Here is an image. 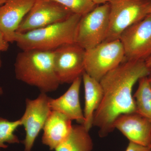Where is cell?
<instances>
[{
    "label": "cell",
    "mask_w": 151,
    "mask_h": 151,
    "mask_svg": "<svg viewBox=\"0 0 151 151\" xmlns=\"http://www.w3.org/2000/svg\"><path fill=\"white\" fill-rule=\"evenodd\" d=\"M151 74L145 61L125 60L101 78L99 82L103 99L93 120V126L99 129L100 137L113 132L114 122L119 116L136 112L133 87L140 78Z\"/></svg>",
    "instance_id": "obj_1"
},
{
    "label": "cell",
    "mask_w": 151,
    "mask_h": 151,
    "mask_svg": "<svg viewBox=\"0 0 151 151\" xmlns=\"http://www.w3.org/2000/svg\"><path fill=\"white\" fill-rule=\"evenodd\" d=\"M54 50H22L17 55L15 73L18 80L35 86L41 92L55 91L60 83L55 71Z\"/></svg>",
    "instance_id": "obj_2"
},
{
    "label": "cell",
    "mask_w": 151,
    "mask_h": 151,
    "mask_svg": "<svg viewBox=\"0 0 151 151\" xmlns=\"http://www.w3.org/2000/svg\"><path fill=\"white\" fill-rule=\"evenodd\" d=\"M81 17L73 14L63 21L24 33L16 32L14 42L22 50L46 51L74 43L76 31Z\"/></svg>",
    "instance_id": "obj_3"
},
{
    "label": "cell",
    "mask_w": 151,
    "mask_h": 151,
    "mask_svg": "<svg viewBox=\"0 0 151 151\" xmlns=\"http://www.w3.org/2000/svg\"><path fill=\"white\" fill-rule=\"evenodd\" d=\"M108 3L109 25L104 42L119 40L126 29L151 12V0H109Z\"/></svg>",
    "instance_id": "obj_4"
},
{
    "label": "cell",
    "mask_w": 151,
    "mask_h": 151,
    "mask_svg": "<svg viewBox=\"0 0 151 151\" xmlns=\"http://www.w3.org/2000/svg\"><path fill=\"white\" fill-rule=\"evenodd\" d=\"M108 3L98 5L81 17L76 31L74 43L85 50L93 48L105 40L109 25Z\"/></svg>",
    "instance_id": "obj_5"
},
{
    "label": "cell",
    "mask_w": 151,
    "mask_h": 151,
    "mask_svg": "<svg viewBox=\"0 0 151 151\" xmlns=\"http://www.w3.org/2000/svg\"><path fill=\"white\" fill-rule=\"evenodd\" d=\"M125 60L124 48L119 40L104 42L86 50L85 72L100 81L104 76Z\"/></svg>",
    "instance_id": "obj_6"
},
{
    "label": "cell",
    "mask_w": 151,
    "mask_h": 151,
    "mask_svg": "<svg viewBox=\"0 0 151 151\" xmlns=\"http://www.w3.org/2000/svg\"><path fill=\"white\" fill-rule=\"evenodd\" d=\"M119 40L125 60L145 61L151 55V14L126 29Z\"/></svg>",
    "instance_id": "obj_7"
},
{
    "label": "cell",
    "mask_w": 151,
    "mask_h": 151,
    "mask_svg": "<svg viewBox=\"0 0 151 151\" xmlns=\"http://www.w3.org/2000/svg\"><path fill=\"white\" fill-rule=\"evenodd\" d=\"M72 14L69 10L54 1L35 0L16 32L24 33L63 21Z\"/></svg>",
    "instance_id": "obj_8"
},
{
    "label": "cell",
    "mask_w": 151,
    "mask_h": 151,
    "mask_svg": "<svg viewBox=\"0 0 151 151\" xmlns=\"http://www.w3.org/2000/svg\"><path fill=\"white\" fill-rule=\"evenodd\" d=\"M86 50L75 43L67 44L54 50L55 74L60 84H71L85 72Z\"/></svg>",
    "instance_id": "obj_9"
},
{
    "label": "cell",
    "mask_w": 151,
    "mask_h": 151,
    "mask_svg": "<svg viewBox=\"0 0 151 151\" xmlns=\"http://www.w3.org/2000/svg\"><path fill=\"white\" fill-rule=\"evenodd\" d=\"M50 98L46 93L41 92L34 100H26L25 111L20 119L25 131V137L22 141L24 151H31L36 139L43 129L51 111Z\"/></svg>",
    "instance_id": "obj_10"
},
{
    "label": "cell",
    "mask_w": 151,
    "mask_h": 151,
    "mask_svg": "<svg viewBox=\"0 0 151 151\" xmlns=\"http://www.w3.org/2000/svg\"><path fill=\"white\" fill-rule=\"evenodd\" d=\"M114 128L122 132L130 142L151 147V122L137 112L119 116L114 122Z\"/></svg>",
    "instance_id": "obj_11"
},
{
    "label": "cell",
    "mask_w": 151,
    "mask_h": 151,
    "mask_svg": "<svg viewBox=\"0 0 151 151\" xmlns=\"http://www.w3.org/2000/svg\"><path fill=\"white\" fill-rule=\"evenodd\" d=\"M35 1V0H6L0 6V31L9 43L14 42L17 30Z\"/></svg>",
    "instance_id": "obj_12"
},
{
    "label": "cell",
    "mask_w": 151,
    "mask_h": 151,
    "mask_svg": "<svg viewBox=\"0 0 151 151\" xmlns=\"http://www.w3.org/2000/svg\"><path fill=\"white\" fill-rule=\"evenodd\" d=\"M82 80V77L77 78L61 96L56 99L50 98V106L52 111L62 113L71 121L75 120L83 125L85 119L79 100Z\"/></svg>",
    "instance_id": "obj_13"
},
{
    "label": "cell",
    "mask_w": 151,
    "mask_h": 151,
    "mask_svg": "<svg viewBox=\"0 0 151 151\" xmlns=\"http://www.w3.org/2000/svg\"><path fill=\"white\" fill-rule=\"evenodd\" d=\"M72 127L71 120L62 113L51 110L42 129V143L50 150H55L68 137Z\"/></svg>",
    "instance_id": "obj_14"
},
{
    "label": "cell",
    "mask_w": 151,
    "mask_h": 151,
    "mask_svg": "<svg viewBox=\"0 0 151 151\" xmlns=\"http://www.w3.org/2000/svg\"><path fill=\"white\" fill-rule=\"evenodd\" d=\"M85 92L84 110V122L83 124L89 131L93 126L94 114L99 107L103 97V90L100 82L84 72L82 76Z\"/></svg>",
    "instance_id": "obj_15"
},
{
    "label": "cell",
    "mask_w": 151,
    "mask_h": 151,
    "mask_svg": "<svg viewBox=\"0 0 151 151\" xmlns=\"http://www.w3.org/2000/svg\"><path fill=\"white\" fill-rule=\"evenodd\" d=\"M89 132L82 124L73 126L70 134L55 151H92L93 143Z\"/></svg>",
    "instance_id": "obj_16"
},
{
    "label": "cell",
    "mask_w": 151,
    "mask_h": 151,
    "mask_svg": "<svg viewBox=\"0 0 151 151\" xmlns=\"http://www.w3.org/2000/svg\"><path fill=\"white\" fill-rule=\"evenodd\" d=\"M138 89L133 96L136 112L151 122V88L148 76L140 78Z\"/></svg>",
    "instance_id": "obj_17"
},
{
    "label": "cell",
    "mask_w": 151,
    "mask_h": 151,
    "mask_svg": "<svg viewBox=\"0 0 151 151\" xmlns=\"http://www.w3.org/2000/svg\"><path fill=\"white\" fill-rule=\"evenodd\" d=\"M22 126L20 119L11 122L0 117V148L6 149L9 144H19L20 142L15 131L20 126Z\"/></svg>",
    "instance_id": "obj_18"
},
{
    "label": "cell",
    "mask_w": 151,
    "mask_h": 151,
    "mask_svg": "<svg viewBox=\"0 0 151 151\" xmlns=\"http://www.w3.org/2000/svg\"><path fill=\"white\" fill-rule=\"evenodd\" d=\"M65 7L72 13L82 16L97 6L92 0H51Z\"/></svg>",
    "instance_id": "obj_19"
},
{
    "label": "cell",
    "mask_w": 151,
    "mask_h": 151,
    "mask_svg": "<svg viewBox=\"0 0 151 151\" xmlns=\"http://www.w3.org/2000/svg\"><path fill=\"white\" fill-rule=\"evenodd\" d=\"M125 151H151V147H145L129 142Z\"/></svg>",
    "instance_id": "obj_20"
},
{
    "label": "cell",
    "mask_w": 151,
    "mask_h": 151,
    "mask_svg": "<svg viewBox=\"0 0 151 151\" xmlns=\"http://www.w3.org/2000/svg\"><path fill=\"white\" fill-rule=\"evenodd\" d=\"M9 47V42L6 40L0 31V52L6 51Z\"/></svg>",
    "instance_id": "obj_21"
},
{
    "label": "cell",
    "mask_w": 151,
    "mask_h": 151,
    "mask_svg": "<svg viewBox=\"0 0 151 151\" xmlns=\"http://www.w3.org/2000/svg\"><path fill=\"white\" fill-rule=\"evenodd\" d=\"M147 68L151 73V55L145 61Z\"/></svg>",
    "instance_id": "obj_22"
},
{
    "label": "cell",
    "mask_w": 151,
    "mask_h": 151,
    "mask_svg": "<svg viewBox=\"0 0 151 151\" xmlns=\"http://www.w3.org/2000/svg\"><path fill=\"white\" fill-rule=\"evenodd\" d=\"M95 4L98 5L102 4L105 3H108L109 0H92Z\"/></svg>",
    "instance_id": "obj_23"
},
{
    "label": "cell",
    "mask_w": 151,
    "mask_h": 151,
    "mask_svg": "<svg viewBox=\"0 0 151 151\" xmlns=\"http://www.w3.org/2000/svg\"><path fill=\"white\" fill-rule=\"evenodd\" d=\"M148 81L149 84H150L151 88V75L149 76H148Z\"/></svg>",
    "instance_id": "obj_24"
},
{
    "label": "cell",
    "mask_w": 151,
    "mask_h": 151,
    "mask_svg": "<svg viewBox=\"0 0 151 151\" xmlns=\"http://www.w3.org/2000/svg\"><path fill=\"white\" fill-rule=\"evenodd\" d=\"M6 0H0V6L2 5L6 2Z\"/></svg>",
    "instance_id": "obj_25"
},
{
    "label": "cell",
    "mask_w": 151,
    "mask_h": 151,
    "mask_svg": "<svg viewBox=\"0 0 151 151\" xmlns=\"http://www.w3.org/2000/svg\"><path fill=\"white\" fill-rule=\"evenodd\" d=\"M3 93H4V90L3 88L1 87H0V96L2 95Z\"/></svg>",
    "instance_id": "obj_26"
},
{
    "label": "cell",
    "mask_w": 151,
    "mask_h": 151,
    "mask_svg": "<svg viewBox=\"0 0 151 151\" xmlns=\"http://www.w3.org/2000/svg\"><path fill=\"white\" fill-rule=\"evenodd\" d=\"M2 66V61L1 59V55H0V69H1V67Z\"/></svg>",
    "instance_id": "obj_27"
},
{
    "label": "cell",
    "mask_w": 151,
    "mask_h": 151,
    "mask_svg": "<svg viewBox=\"0 0 151 151\" xmlns=\"http://www.w3.org/2000/svg\"></svg>",
    "instance_id": "obj_28"
}]
</instances>
